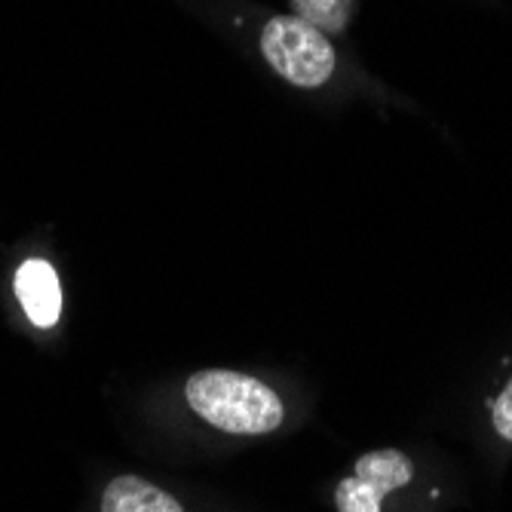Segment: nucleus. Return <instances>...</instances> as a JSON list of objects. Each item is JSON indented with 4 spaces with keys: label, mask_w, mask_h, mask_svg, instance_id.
Returning <instances> with one entry per match:
<instances>
[{
    "label": "nucleus",
    "mask_w": 512,
    "mask_h": 512,
    "mask_svg": "<svg viewBox=\"0 0 512 512\" xmlns=\"http://www.w3.org/2000/svg\"><path fill=\"white\" fill-rule=\"evenodd\" d=\"M188 405L221 433L264 436L283 424V399L264 381L240 371L209 368L197 371L184 384Z\"/></svg>",
    "instance_id": "nucleus-1"
},
{
    "label": "nucleus",
    "mask_w": 512,
    "mask_h": 512,
    "mask_svg": "<svg viewBox=\"0 0 512 512\" xmlns=\"http://www.w3.org/2000/svg\"><path fill=\"white\" fill-rule=\"evenodd\" d=\"M298 19L310 22L313 28L325 31H341L350 16V0H292Z\"/></svg>",
    "instance_id": "nucleus-6"
},
{
    "label": "nucleus",
    "mask_w": 512,
    "mask_h": 512,
    "mask_svg": "<svg viewBox=\"0 0 512 512\" xmlns=\"http://www.w3.org/2000/svg\"><path fill=\"white\" fill-rule=\"evenodd\" d=\"M102 512H184L163 488L138 476H117L102 494Z\"/></svg>",
    "instance_id": "nucleus-5"
},
{
    "label": "nucleus",
    "mask_w": 512,
    "mask_h": 512,
    "mask_svg": "<svg viewBox=\"0 0 512 512\" xmlns=\"http://www.w3.org/2000/svg\"><path fill=\"white\" fill-rule=\"evenodd\" d=\"M16 295L37 329H53L62 313V286L50 261L31 258L16 270Z\"/></svg>",
    "instance_id": "nucleus-4"
},
{
    "label": "nucleus",
    "mask_w": 512,
    "mask_h": 512,
    "mask_svg": "<svg viewBox=\"0 0 512 512\" xmlns=\"http://www.w3.org/2000/svg\"><path fill=\"white\" fill-rule=\"evenodd\" d=\"M491 421H494V430H497L506 442H512V381H509L506 390L494 399Z\"/></svg>",
    "instance_id": "nucleus-7"
},
{
    "label": "nucleus",
    "mask_w": 512,
    "mask_h": 512,
    "mask_svg": "<svg viewBox=\"0 0 512 512\" xmlns=\"http://www.w3.org/2000/svg\"><path fill=\"white\" fill-rule=\"evenodd\" d=\"M261 53L276 74L301 89L322 86L335 71L329 37L298 16H276L261 31Z\"/></svg>",
    "instance_id": "nucleus-2"
},
{
    "label": "nucleus",
    "mask_w": 512,
    "mask_h": 512,
    "mask_svg": "<svg viewBox=\"0 0 512 512\" xmlns=\"http://www.w3.org/2000/svg\"><path fill=\"white\" fill-rule=\"evenodd\" d=\"M414 479V463L396 451H368L356 460V470L335 491L338 512H381L384 494L405 488Z\"/></svg>",
    "instance_id": "nucleus-3"
}]
</instances>
